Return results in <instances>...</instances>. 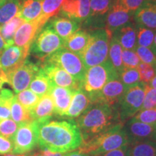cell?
<instances>
[{"label":"cell","instance_id":"37","mask_svg":"<svg viewBox=\"0 0 156 156\" xmlns=\"http://www.w3.org/2000/svg\"><path fill=\"white\" fill-rule=\"evenodd\" d=\"M119 78L127 88L140 83L139 73L136 68L124 67L119 74Z\"/></svg>","mask_w":156,"mask_h":156},{"label":"cell","instance_id":"43","mask_svg":"<svg viewBox=\"0 0 156 156\" xmlns=\"http://www.w3.org/2000/svg\"><path fill=\"white\" fill-rule=\"evenodd\" d=\"M122 58L123 66L126 68H136L141 62L135 51L132 50H122Z\"/></svg>","mask_w":156,"mask_h":156},{"label":"cell","instance_id":"33","mask_svg":"<svg viewBox=\"0 0 156 156\" xmlns=\"http://www.w3.org/2000/svg\"><path fill=\"white\" fill-rule=\"evenodd\" d=\"M11 118L18 124L33 120L30 111L25 108L15 98L13 99L11 105Z\"/></svg>","mask_w":156,"mask_h":156},{"label":"cell","instance_id":"48","mask_svg":"<svg viewBox=\"0 0 156 156\" xmlns=\"http://www.w3.org/2000/svg\"><path fill=\"white\" fill-rule=\"evenodd\" d=\"M44 156H65L67 153H53L48 151H43Z\"/></svg>","mask_w":156,"mask_h":156},{"label":"cell","instance_id":"22","mask_svg":"<svg viewBox=\"0 0 156 156\" xmlns=\"http://www.w3.org/2000/svg\"><path fill=\"white\" fill-rule=\"evenodd\" d=\"M136 27L128 24L114 33L112 36L118 41L124 49L134 51L137 47Z\"/></svg>","mask_w":156,"mask_h":156},{"label":"cell","instance_id":"36","mask_svg":"<svg viewBox=\"0 0 156 156\" xmlns=\"http://www.w3.org/2000/svg\"><path fill=\"white\" fill-rule=\"evenodd\" d=\"M114 0H90V17H101L107 14Z\"/></svg>","mask_w":156,"mask_h":156},{"label":"cell","instance_id":"3","mask_svg":"<svg viewBox=\"0 0 156 156\" xmlns=\"http://www.w3.org/2000/svg\"><path fill=\"white\" fill-rule=\"evenodd\" d=\"M129 145V140L124 124H116L107 131L82 142L79 153L90 156H96Z\"/></svg>","mask_w":156,"mask_h":156},{"label":"cell","instance_id":"53","mask_svg":"<svg viewBox=\"0 0 156 156\" xmlns=\"http://www.w3.org/2000/svg\"><path fill=\"white\" fill-rule=\"evenodd\" d=\"M2 156H30L25 154H6V155H3Z\"/></svg>","mask_w":156,"mask_h":156},{"label":"cell","instance_id":"11","mask_svg":"<svg viewBox=\"0 0 156 156\" xmlns=\"http://www.w3.org/2000/svg\"><path fill=\"white\" fill-rule=\"evenodd\" d=\"M39 69L38 64H34L27 58L20 67L7 76V83L17 94L28 88Z\"/></svg>","mask_w":156,"mask_h":156},{"label":"cell","instance_id":"15","mask_svg":"<svg viewBox=\"0 0 156 156\" xmlns=\"http://www.w3.org/2000/svg\"><path fill=\"white\" fill-rule=\"evenodd\" d=\"M129 145L146 140H156V126L150 125L131 119L124 124Z\"/></svg>","mask_w":156,"mask_h":156},{"label":"cell","instance_id":"41","mask_svg":"<svg viewBox=\"0 0 156 156\" xmlns=\"http://www.w3.org/2000/svg\"><path fill=\"white\" fill-rule=\"evenodd\" d=\"M135 52L139 56L140 61L151 65L156 71V57L151 48L137 46Z\"/></svg>","mask_w":156,"mask_h":156},{"label":"cell","instance_id":"51","mask_svg":"<svg viewBox=\"0 0 156 156\" xmlns=\"http://www.w3.org/2000/svg\"><path fill=\"white\" fill-rule=\"evenodd\" d=\"M151 51L153 52V54H155V57H156V32H155V37H154V40H153V46H152L151 47Z\"/></svg>","mask_w":156,"mask_h":156},{"label":"cell","instance_id":"12","mask_svg":"<svg viewBox=\"0 0 156 156\" xmlns=\"http://www.w3.org/2000/svg\"><path fill=\"white\" fill-rule=\"evenodd\" d=\"M30 54V48L17 46H7L0 53V69L7 77L20 67Z\"/></svg>","mask_w":156,"mask_h":156},{"label":"cell","instance_id":"44","mask_svg":"<svg viewBox=\"0 0 156 156\" xmlns=\"http://www.w3.org/2000/svg\"><path fill=\"white\" fill-rule=\"evenodd\" d=\"M13 141L0 135V155L12 153Z\"/></svg>","mask_w":156,"mask_h":156},{"label":"cell","instance_id":"18","mask_svg":"<svg viewBox=\"0 0 156 156\" xmlns=\"http://www.w3.org/2000/svg\"><path fill=\"white\" fill-rule=\"evenodd\" d=\"M134 20L137 25L156 30V0H145L134 12Z\"/></svg>","mask_w":156,"mask_h":156},{"label":"cell","instance_id":"6","mask_svg":"<svg viewBox=\"0 0 156 156\" xmlns=\"http://www.w3.org/2000/svg\"><path fill=\"white\" fill-rule=\"evenodd\" d=\"M119 78L110 60L87 69L84 77L82 89L87 93H93L101 90L108 82Z\"/></svg>","mask_w":156,"mask_h":156},{"label":"cell","instance_id":"4","mask_svg":"<svg viewBox=\"0 0 156 156\" xmlns=\"http://www.w3.org/2000/svg\"><path fill=\"white\" fill-rule=\"evenodd\" d=\"M112 37L105 28L97 29L90 34L88 44L80 55L86 69L102 64L108 59Z\"/></svg>","mask_w":156,"mask_h":156},{"label":"cell","instance_id":"52","mask_svg":"<svg viewBox=\"0 0 156 156\" xmlns=\"http://www.w3.org/2000/svg\"><path fill=\"white\" fill-rule=\"evenodd\" d=\"M149 85H151V87H153L156 91V75L155 76V77H154L153 79L152 80V81L151 82V83H150Z\"/></svg>","mask_w":156,"mask_h":156},{"label":"cell","instance_id":"46","mask_svg":"<svg viewBox=\"0 0 156 156\" xmlns=\"http://www.w3.org/2000/svg\"><path fill=\"white\" fill-rule=\"evenodd\" d=\"M128 145H124L123 147L114 150V151L107 152V153L101 154L96 156H126V151H127Z\"/></svg>","mask_w":156,"mask_h":156},{"label":"cell","instance_id":"49","mask_svg":"<svg viewBox=\"0 0 156 156\" xmlns=\"http://www.w3.org/2000/svg\"><path fill=\"white\" fill-rule=\"evenodd\" d=\"M65 156H88V155H85V154L80 153L77 151H72V152H69V153H67Z\"/></svg>","mask_w":156,"mask_h":156},{"label":"cell","instance_id":"16","mask_svg":"<svg viewBox=\"0 0 156 156\" xmlns=\"http://www.w3.org/2000/svg\"><path fill=\"white\" fill-rule=\"evenodd\" d=\"M46 24L40 16L34 20L23 23L15 34L14 44L15 46L30 48L37 34Z\"/></svg>","mask_w":156,"mask_h":156},{"label":"cell","instance_id":"39","mask_svg":"<svg viewBox=\"0 0 156 156\" xmlns=\"http://www.w3.org/2000/svg\"><path fill=\"white\" fill-rule=\"evenodd\" d=\"M140 75V82L144 84H150L156 75V71L150 64L140 62L136 68Z\"/></svg>","mask_w":156,"mask_h":156},{"label":"cell","instance_id":"47","mask_svg":"<svg viewBox=\"0 0 156 156\" xmlns=\"http://www.w3.org/2000/svg\"><path fill=\"white\" fill-rule=\"evenodd\" d=\"M7 83V77L5 75V73L0 69V90L2 88L4 84Z\"/></svg>","mask_w":156,"mask_h":156},{"label":"cell","instance_id":"50","mask_svg":"<svg viewBox=\"0 0 156 156\" xmlns=\"http://www.w3.org/2000/svg\"><path fill=\"white\" fill-rule=\"evenodd\" d=\"M6 47H7L6 43L5 42V41H4V39L2 37L1 35H0V53H1Z\"/></svg>","mask_w":156,"mask_h":156},{"label":"cell","instance_id":"27","mask_svg":"<svg viewBox=\"0 0 156 156\" xmlns=\"http://www.w3.org/2000/svg\"><path fill=\"white\" fill-rule=\"evenodd\" d=\"M126 156H156V140H146L129 144Z\"/></svg>","mask_w":156,"mask_h":156},{"label":"cell","instance_id":"42","mask_svg":"<svg viewBox=\"0 0 156 156\" xmlns=\"http://www.w3.org/2000/svg\"><path fill=\"white\" fill-rule=\"evenodd\" d=\"M154 108H156V91L149 84H145V98L140 111Z\"/></svg>","mask_w":156,"mask_h":156},{"label":"cell","instance_id":"25","mask_svg":"<svg viewBox=\"0 0 156 156\" xmlns=\"http://www.w3.org/2000/svg\"><path fill=\"white\" fill-rule=\"evenodd\" d=\"M41 3L40 0H20V11L17 16L25 22L34 20L41 15Z\"/></svg>","mask_w":156,"mask_h":156},{"label":"cell","instance_id":"9","mask_svg":"<svg viewBox=\"0 0 156 156\" xmlns=\"http://www.w3.org/2000/svg\"><path fill=\"white\" fill-rule=\"evenodd\" d=\"M41 122L38 120L22 123L13 138L12 154H25L32 151L38 143V133Z\"/></svg>","mask_w":156,"mask_h":156},{"label":"cell","instance_id":"2","mask_svg":"<svg viewBox=\"0 0 156 156\" xmlns=\"http://www.w3.org/2000/svg\"><path fill=\"white\" fill-rule=\"evenodd\" d=\"M75 122L80 131L83 142H86L121 123L116 107L99 103H92L77 117Z\"/></svg>","mask_w":156,"mask_h":156},{"label":"cell","instance_id":"8","mask_svg":"<svg viewBox=\"0 0 156 156\" xmlns=\"http://www.w3.org/2000/svg\"><path fill=\"white\" fill-rule=\"evenodd\" d=\"M145 84L140 82L126 89L116 106L120 122L124 124L141 108L145 98Z\"/></svg>","mask_w":156,"mask_h":156},{"label":"cell","instance_id":"26","mask_svg":"<svg viewBox=\"0 0 156 156\" xmlns=\"http://www.w3.org/2000/svg\"><path fill=\"white\" fill-rule=\"evenodd\" d=\"M52 87L53 85L50 81L49 78L40 67L38 73L35 75L29 85L30 90L41 98L46 94H49Z\"/></svg>","mask_w":156,"mask_h":156},{"label":"cell","instance_id":"32","mask_svg":"<svg viewBox=\"0 0 156 156\" xmlns=\"http://www.w3.org/2000/svg\"><path fill=\"white\" fill-rule=\"evenodd\" d=\"M15 95L11 90H0V119L11 118V105Z\"/></svg>","mask_w":156,"mask_h":156},{"label":"cell","instance_id":"28","mask_svg":"<svg viewBox=\"0 0 156 156\" xmlns=\"http://www.w3.org/2000/svg\"><path fill=\"white\" fill-rule=\"evenodd\" d=\"M24 22L25 21L21 17L17 15L0 28V35L3 38L7 46L14 45L15 33Z\"/></svg>","mask_w":156,"mask_h":156},{"label":"cell","instance_id":"31","mask_svg":"<svg viewBox=\"0 0 156 156\" xmlns=\"http://www.w3.org/2000/svg\"><path fill=\"white\" fill-rule=\"evenodd\" d=\"M65 0H44L42 2V13L40 17L47 23L52 17L57 16Z\"/></svg>","mask_w":156,"mask_h":156},{"label":"cell","instance_id":"10","mask_svg":"<svg viewBox=\"0 0 156 156\" xmlns=\"http://www.w3.org/2000/svg\"><path fill=\"white\" fill-rule=\"evenodd\" d=\"M127 89L119 78L113 80L104 85L101 90L87 93L91 103H103L109 106L116 107L122 97Z\"/></svg>","mask_w":156,"mask_h":156},{"label":"cell","instance_id":"38","mask_svg":"<svg viewBox=\"0 0 156 156\" xmlns=\"http://www.w3.org/2000/svg\"><path fill=\"white\" fill-rule=\"evenodd\" d=\"M18 125L19 124L12 119H0V135L12 140L18 128Z\"/></svg>","mask_w":156,"mask_h":156},{"label":"cell","instance_id":"54","mask_svg":"<svg viewBox=\"0 0 156 156\" xmlns=\"http://www.w3.org/2000/svg\"><path fill=\"white\" fill-rule=\"evenodd\" d=\"M5 1V0H0V5H1Z\"/></svg>","mask_w":156,"mask_h":156},{"label":"cell","instance_id":"7","mask_svg":"<svg viewBox=\"0 0 156 156\" xmlns=\"http://www.w3.org/2000/svg\"><path fill=\"white\" fill-rule=\"evenodd\" d=\"M63 46L64 41L48 23H46L31 44L30 54L38 58L41 62L50 54L63 48Z\"/></svg>","mask_w":156,"mask_h":156},{"label":"cell","instance_id":"20","mask_svg":"<svg viewBox=\"0 0 156 156\" xmlns=\"http://www.w3.org/2000/svg\"><path fill=\"white\" fill-rule=\"evenodd\" d=\"M48 23L64 41L80 29V23L63 16L52 17Z\"/></svg>","mask_w":156,"mask_h":156},{"label":"cell","instance_id":"35","mask_svg":"<svg viewBox=\"0 0 156 156\" xmlns=\"http://www.w3.org/2000/svg\"><path fill=\"white\" fill-rule=\"evenodd\" d=\"M155 31L141 25H136V41L137 46L151 48L153 44Z\"/></svg>","mask_w":156,"mask_h":156},{"label":"cell","instance_id":"29","mask_svg":"<svg viewBox=\"0 0 156 156\" xmlns=\"http://www.w3.org/2000/svg\"><path fill=\"white\" fill-rule=\"evenodd\" d=\"M20 11V0H5L0 5V28L17 16Z\"/></svg>","mask_w":156,"mask_h":156},{"label":"cell","instance_id":"17","mask_svg":"<svg viewBox=\"0 0 156 156\" xmlns=\"http://www.w3.org/2000/svg\"><path fill=\"white\" fill-rule=\"evenodd\" d=\"M59 12L63 17L83 22L90 14V0H65Z\"/></svg>","mask_w":156,"mask_h":156},{"label":"cell","instance_id":"23","mask_svg":"<svg viewBox=\"0 0 156 156\" xmlns=\"http://www.w3.org/2000/svg\"><path fill=\"white\" fill-rule=\"evenodd\" d=\"M54 114V101L50 94H46L41 97L35 108L30 111V116L33 120H50V118Z\"/></svg>","mask_w":156,"mask_h":156},{"label":"cell","instance_id":"30","mask_svg":"<svg viewBox=\"0 0 156 156\" xmlns=\"http://www.w3.org/2000/svg\"><path fill=\"white\" fill-rule=\"evenodd\" d=\"M122 47L119 43L114 36L112 37L110 44H109L108 59L112 64L113 67L116 71L119 74L121 71L124 69L122 58Z\"/></svg>","mask_w":156,"mask_h":156},{"label":"cell","instance_id":"14","mask_svg":"<svg viewBox=\"0 0 156 156\" xmlns=\"http://www.w3.org/2000/svg\"><path fill=\"white\" fill-rule=\"evenodd\" d=\"M39 66L49 78L53 85L66 87L73 90L82 89V83L62 68L50 64H40Z\"/></svg>","mask_w":156,"mask_h":156},{"label":"cell","instance_id":"45","mask_svg":"<svg viewBox=\"0 0 156 156\" xmlns=\"http://www.w3.org/2000/svg\"><path fill=\"white\" fill-rule=\"evenodd\" d=\"M118 3L122 5L124 8L132 12H135L145 0H116Z\"/></svg>","mask_w":156,"mask_h":156},{"label":"cell","instance_id":"24","mask_svg":"<svg viewBox=\"0 0 156 156\" xmlns=\"http://www.w3.org/2000/svg\"><path fill=\"white\" fill-rule=\"evenodd\" d=\"M90 40V34L80 29L64 41L63 47L80 56Z\"/></svg>","mask_w":156,"mask_h":156},{"label":"cell","instance_id":"5","mask_svg":"<svg viewBox=\"0 0 156 156\" xmlns=\"http://www.w3.org/2000/svg\"><path fill=\"white\" fill-rule=\"evenodd\" d=\"M40 63L57 66L82 84L87 70L80 56L64 47L50 54Z\"/></svg>","mask_w":156,"mask_h":156},{"label":"cell","instance_id":"1","mask_svg":"<svg viewBox=\"0 0 156 156\" xmlns=\"http://www.w3.org/2000/svg\"><path fill=\"white\" fill-rule=\"evenodd\" d=\"M82 142L80 131L73 119L48 121L41 124L38 144L44 151L69 153L78 149Z\"/></svg>","mask_w":156,"mask_h":156},{"label":"cell","instance_id":"19","mask_svg":"<svg viewBox=\"0 0 156 156\" xmlns=\"http://www.w3.org/2000/svg\"><path fill=\"white\" fill-rule=\"evenodd\" d=\"M75 91L66 87L53 85L49 94L54 101V114L64 117L70 106Z\"/></svg>","mask_w":156,"mask_h":156},{"label":"cell","instance_id":"21","mask_svg":"<svg viewBox=\"0 0 156 156\" xmlns=\"http://www.w3.org/2000/svg\"><path fill=\"white\" fill-rule=\"evenodd\" d=\"M91 101L90 100L87 93L83 89L75 90L72 98L71 103L67 113L64 117L73 119H77L83 114L90 106Z\"/></svg>","mask_w":156,"mask_h":156},{"label":"cell","instance_id":"40","mask_svg":"<svg viewBox=\"0 0 156 156\" xmlns=\"http://www.w3.org/2000/svg\"><path fill=\"white\" fill-rule=\"evenodd\" d=\"M132 119L150 125L156 126V108L140 111Z\"/></svg>","mask_w":156,"mask_h":156},{"label":"cell","instance_id":"13","mask_svg":"<svg viewBox=\"0 0 156 156\" xmlns=\"http://www.w3.org/2000/svg\"><path fill=\"white\" fill-rule=\"evenodd\" d=\"M134 12L129 11L124 8L122 5L114 0V3L106 17L105 29L110 36H113L117 30L129 24L134 19Z\"/></svg>","mask_w":156,"mask_h":156},{"label":"cell","instance_id":"34","mask_svg":"<svg viewBox=\"0 0 156 156\" xmlns=\"http://www.w3.org/2000/svg\"><path fill=\"white\" fill-rule=\"evenodd\" d=\"M16 100L28 111H32L38 103L41 98L30 89H26L15 95Z\"/></svg>","mask_w":156,"mask_h":156},{"label":"cell","instance_id":"55","mask_svg":"<svg viewBox=\"0 0 156 156\" xmlns=\"http://www.w3.org/2000/svg\"><path fill=\"white\" fill-rule=\"evenodd\" d=\"M40 1H41V2H43V1H44V0H40Z\"/></svg>","mask_w":156,"mask_h":156}]
</instances>
